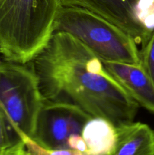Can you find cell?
Returning <instances> with one entry per match:
<instances>
[{
    "mask_svg": "<svg viewBox=\"0 0 154 155\" xmlns=\"http://www.w3.org/2000/svg\"><path fill=\"white\" fill-rule=\"evenodd\" d=\"M102 62L106 71L133 99L154 113V82L140 64L105 60Z\"/></svg>",
    "mask_w": 154,
    "mask_h": 155,
    "instance_id": "obj_7",
    "label": "cell"
},
{
    "mask_svg": "<svg viewBox=\"0 0 154 155\" xmlns=\"http://www.w3.org/2000/svg\"></svg>",
    "mask_w": 154,
    "mask_h": 155,
    "instance_id": "obj_15",
    "label": "cell"
},
{
    "mask_svg": "<svg viewBox=\"0 0 154 155\" xmlns=\"http://www.w3.org/2000/svg\"><path fill=\"white\" fill-rule=\"evenodd\" d=\"M81 136L86 144V155H110L117 138L116 127L110 121L91 117L83 127Z\"/></svg>",
    "mask_w": 154,
    "mask_h": 155,
    "instance_id": "obj_9",
    "label": "cell"
},
{
    "mask_svg": "<svg viewBox=\"0 0 154 155\" xmlns=\"http://www.w3.org/2000/svg\"><path fill=\"white\" fill-rule=\"evenodd\" d=\"M26 64L0 61V104L15 128L32 138L45 99L37 76Z\"/></svg>",
    "mask_w": 154,
    "mask_h": 155,
    "instance_id": "obj_4",
    "label": "cell"
},
{
    "mask_svg": "<svg viewBox=\"0 0 154 155\" xmlns=\"http://www.w3.org/2000/svg\"><path fill=\"white\" fill-rule=\"evenodd\" d=\"M57 31L75 36L102 60L140 64L137 43L128 33L84 8L60 6L54 23V32Z\"/></svg>",
    "mask_w": 154,
    "mask_h": 155,
    "instance_id": "obj_3",
    "label": "cell"
},
{
    "mask_svg": "<svg viewBox=\"0 0 154 155\" xmlns=\"http://www.w3.org/2000/svg\"><path fill=\"white\" fill-rule=\"evenodd\" d=\"M3 155H28V154H27L24 142H21L20 143L11 147Z\"/></svg>",
    "mask_w": 154,
    "mask_h": 155,
    "instance_id": "obj_14",
    "label": "cell"
},
{
    "mask_svg": "<svg viewBox=\"0 0 154 155\" xmlns=\"http://www.w3.org/2000/svg\"><path fill=\"white\" fill-rule=\"evenodd\" d=\"M44 99L63 101L115 127L133 122L139 104L106 71L91 48L66 32H54L29 62Z\"/></svg>",
    "mask_w": 154,
    "mask_h": 155,
    "instance_id": "obj_1",
    "label": "cell"
},
{
    "mask_svg": "<svg viewBox=\"0 0 154 155\" xmlns=\"http://www.w3.org/2000/svg\"><path fill=\"white\" fill-rule=\"evenodd\" d=\"M21 142L17 129L0 104V155Z\"/></svg>",
    "mask_w": 154,
    "mask_h": 155,
    "instance_id": "obj_10",
    "label": "cell"
},
{
    "mask_svg": "<svg viewBox=\"0 0 154 155\" xmlns=\"http://www.w3.org/2000/svg\"><path fill=\"white\" fill-rule=\"evenodd\" d=\"M60 6L78 7L96 14L128 33L143 48L150 37L136 18L138 0H58Z\"/></svg>",
    "mask_w": 154,
    "mask_h": 155,
    "instance_id": "obj_6",
    "label": "cell"
},
{
    "mask_svg": "<svg viewBox=\"0 0 154 155\" xmlns=\"http://www.w3.org/2000/svg\"><path fill=\"white\" fill-rule=\"evenodd\" d=\"M116 127V142L110 155H154V131L149 126L130 122Z\"/></svg>",
    "mask_w": 154,
    "mask_h": 155,
    "instance_id": "obj_8",
    "label": "cell"
},
{
    "mask_svg": "<svg viewBox=\"0 0 154 155\" xmlns=\"http://www.w3.org/2000/svg\"><path fill=\"white\" fill-rule=\"evenodd\" d=\"M67 147L69 149L75 150L85 154L87 147L81 135H72L68 139Z\"/></svg>",
    "mask_w": 154,
    "mask_h": 155,
    "instance_id": "obj_13",
    "label": "cell"
},
{
    "mask_svg": "<svg viewBox=\"0 0 154 155\" xmlns=\"http://www.w3.org/2000/svg\"><path fill=\"white\" fill-rule=\"evenodd\" d=\"M18 133L25 145L28 155H86L84 153L69 148L48 149V148H43L24 133L20 131H18Z\"/></svg>",
    "mask_w": 154,
    "mask_h": 155,
    "instance_id": "obj_11",
    "label": "cell"
},
{
    "mask_svg": "<svg viewBox=\"0 0 154 155\" xmlns=\"http://www.w3.org/2000/svg\"><path fill=\"white\" fill-rule=\"evenodd\" d=\"M91 117L72 103L45 100L31 139L48 149L68 148V139L72 135H81L83 127Z\"/></svg>",
    "mask_w": 154,
    "mask_h": 155,
    "instance_id": "obj_5",
    "label": "cell"
},
{
    "mask_svg": "<svg viewBox=\"0 0 154 155\" xmlns=\"http://www.w3.org/2000/svg\"><path fill=\"white\" fill-rule=\"evenodd\" d=\"M140 66L154 82V32L146 45L140 51Z\"/></svg>",
    "mask_w": 154,
    "mask_h": 155,
    "instance_id": "obj_12",
    "label": "cell"
},
{
    "mask_svg": "<svg viewBox=\"0 0 154 155\" xmlns=\"http://www.w3.org/2000/svg\"><path fill=\"white\" fill-rule=\"evenodd\" d=\"M58 0H0V54L28 64L54 33Z\"/></svg>",
    "mask_w": 154,
    "mask_h": 155,
    "instance_id": "obj_2",
    "label": "cell"
}]
</instances>
